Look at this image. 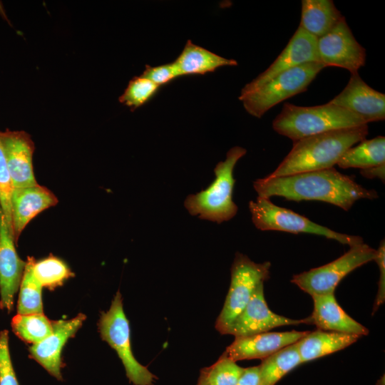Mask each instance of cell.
Wrapping results in <instances>:
<instances>
[{
  "mask_svg": "<svg viewBox=\"0 0 385 385\" xmlns=\"http://www.w3.org/2000/svg\"><path fill=\"white\" fill-rule=\"evenodd\" d=\"M0 143L6 160L14 188L38 184L34 177V143L24 130H0Z\"/></svg>",
  "mask_w": 385,
  "mask_h": 385,
  "instance_id": "obj_13",
  "label": "cell"
},
{
  "mask_svg": "<svg viewBox=\"0 0 385 385\" xmlns=\"http://www.w3.org/2000/svg\"><path fill=\"white\" fill-rule=\"evenodd\" d=\"M180 76L205 75L223 66H235L237 62L220 56L188 40L179 56L173 61Z\"/></svg>",
  "mask_w": 385,
  "mask_h": 385,
  "instance_id": "obj_21",
  "label": "cell"
},
{
  "mask_svg": "<svg viewBox=\"0 0 385 385\" xmlns=\"http://www.w3.org/2000/svg\"><path fill=\"white\" fill-rule=\"evenodd\" d=\"M33 272L42 287L51 289L61 285L73 276L68 265L56 257L50 255L33 262Z\"/></svg>",
  "mask_w": 385,
  "mask_h": 385,
  "instance_id": "obj_27",
  "label": "cell"
},
{
  "mask_svg": "<svg viewBox=\"0 0 385 385\" xmlns=\"http://www.w3.org/2000/svg\"><path fill=\"white\" fill-rule=\"evenodd\" d=\"M332 0H302L299 26L319 38L343 17Z\"/></svg>",
  "mask_w": 385,
  "mask_h": 385,
  "instance_id": "obj_22",
  "label": "cell"
},
{
  "mask_svg": "<svg viewBox=\"0 0 385 385\" xmlns=\"http://www.w3.org/2000/svg\"><path fill=\"white\" fill-rule=\"evenodd\" d=\"M379 269V280L378 285V292L374 305V313L379 307L384 304L385 300V244L384 240L380 242L376 250V255L374 260Z\"/></svg>",
  "mask_w": 385,
  "mask_h": 385,
  "instance_id": "obj_33",
  "label": "cell"
},
{
  "mask_svg": "<svg viewBox=\"0 0 385 385\" xmlns=\"http://www.w3.org/2000/svg\"><path fill=\"white\" fill-rule=\"evenodd\" d=\"M263 284L258 287L247 304L234 319L226 334L235 337H247L282 326L311 324L309 317L294 319L271 311L265 299Z\"/></svg>",
  "mask_w": 385,
  "mask_h": 385,
  "instance_id": "obj_11",
  "label": "cell"
},
{
  "mask_svg": "<svg viewBox=\"0 0 385 385\" xmlns=\"http://www.w3.org/2000/svg\"><path fill=\"white\" fill-rule=\"evenodd\" d=\"M16 244L0 207V307L8 312L13 309L26 266L17 254Z\"/></svg>",
  "mask_w": 385,
  "mask_h": 385,
  "instance_id": "obj_16",
  "label": "cell"
},
{
  "mask_svg": "<svg viewBox=\"0 0 385 385\" xmlns=\"http://www.w3.org/2000/svg\"><path fill=\"white\" fill-rule=\"evenodd\" d=\"M0 385H19L11 359L9 332L6 329L0 332Z\"/></svg>",
  "mask_w": 385,
  "mask_h": 385,
  "instance_id": "obj_31",
  "label": "cell"
},
{
  "mask_svg": "<svg viewBox=\"0 0 385 385\" xmlns=\"http://www.w3.org/2000/svg\"><path fill=\"white\" fill-rule=\"evenodd\" d=\"M141 76L150 80L160 87L170 83L180 76L174 62L157 66L145 65V68Z\"/></svg>",
  "mask_w": 385,
  "mask_h": 385,
  "instance_id": "obj_32",
  "label": "cell"
},
{
  "mask_svg": "<svg viewBox=\"0 0 385 385\" xmlns=\"http://www.w3.org/2000/svg\"><path fill=\"white\" fill-rule=\"evenodd\" d=\"M362 176L369 178H379L384 182L385 180V164H381L375 167L360 170Z\"/></svg>",
  "mask_w": 385,
  "mask_h": 385,
  "instance_id": "obj_35",
  "label": "cell"
},
{
  "mask_svg": "<svg viewBox=\"0 0 385 385\" xmlns=\"http://www.w3.org/2000/svg\"><path fill=\"white\" fill-rule=\"evenodd\" d=\"M313 312L309 317L311 324L318 329L360 337L369 334V329L351 318L338 304L334 293L312 296Z\"/></svg>",
  "mask_w": 385,
  "mask_h": 385,
  "instance_id": "obj_19",
  "label": "cell"
},
{
  "mask_svg": "<svg viewBox=\"0 0 385 385\" xmlns=\"http://www.w3.org/2000/svg\"><path fill=\"white\" fill-rule=\"evenodd\" d=\"M311 62H319L317 38L299 26L277 58L265 71L247 83L240 95L254 91L283 71Z\"/></svg>",
  "mask_w": 385,
  "mask_h": 385,
  "instance_id": "obj_12",
  "label": "cell"
},
{
  "mask_svg": "<svg viewBox=\"0 0 385 385\" xmlns=\"http://www.w3.org/2000/svg\"><path fill=\"white\" fill-rule=\"evenodd\" d=\"M259 366L245 368L236 385H259Z\"/></svg>",
  "mask_w": 385,
  "mask_h": 385,
  "instance_id": "obj_34",
  "label": "cell"
},
{
  "mask_svg": "<svg viewBox=\"0 0 385 385\" xmlns=\"http://www.w3.org/2000/svg\"><path fill=\"white\" fill-rule=\"evenodd\" d=\"M325 66L320 62L307 63L283 71L254 91L240 95L246 111L261 118L279 103L307 91Z\"/></svg>",
  "mask_w": 385,
  "mask_h": 385,
  "instance_id": "obj_5",
  "label": "cell"
},
{
  "mask_svg": "<svg viewBox=\"0 0 385 385\" xmlns=\"http://www.w3.org/2000/svg\"><path fill=\"white\" fill-rule=\"evenodd\" d=\"M249 209L253 224L262 231L317 235L349 247L364 242L359 236L334 231L291 210L276 205L267 197L257 196L256 200L250 201Z\"/></svg>",
  "mask_w": 385,
  "mask_h": 385,
  "instance_id": "obj_6",
  "label": "cell"
},
{
  "mask_svg": "<svg viewBox=\"0 0 385 385\" xmlns=\"http://www.w3.org/2000/svg\"><path fill=\"white\" fill-rule=\"evenodd\" d=\"M33 257H28L19 286L17 314L43 313L42 286L33 272Z\"/></svg>",
  "mask_w": 385,
  "mask_h": 385,
  "instance_id": "obj_25",
  "label": "cell"
},
{
  "mask_svg": "<svg viewBox=\"0 0 385 385\" xmlns=\"http://www.w3.org/2000/svg\"><path fill=\"white\" fill-rule=\"evenodd\" d=\"M368 125L334 130L294 141L292 148L267 176L281 177L333 168L349 148L364 140Z\"/></svg>",
  "mask_w": 385,
  "mask_h": 385,
  "instance_id": "obj_2",
  "label": "cell"
},
{
  "mask_svg": "<svg viewBox=\"0 0 385 385\" xmlns=\"http://www.w3.org/2000/svg\"><path fill=\"white\" fill-rule=\"evenodd\" d=\"M246 153V149L240 146L230 148L225 160L215 166V178L212 183L205 190L186 197L184 205L191 215L217 223L228 221L235 216L238 207L232 199L235 183L233 172L236 163Z\"/></svg>",
  "mask_w": 385,
  "mask_h": 385,
  "instance_id": "obj_4",
  "label": "cell"
},
{
  "mask_svg": "<svg viewBox=\"0 0 385 385\" xmlns=\"http://www.w3.org/2000/svg\"><path fill=\"white\" fill-rule=\"evenodd\" d=\"M244 369L236 361L220 356L212 366L201 371L200 378L209 385H236Z\"/></svg>",
  "mask_w": 385,
  "mask_h": 385,
  "instance_id": "obj_29",
  "label": "cell"
},
{
  "mask_svg": "<svg viewBox=\"0 0 385 385\" xmlns=\"http://www.w3.org/2000/svg\"><path fill=\"white\" fill-rule=\"evenodd\" d=\"M253 187L258 196H279L289 200H319L348 211L359 200H373L377 192L369 190L334 167L281 177L257 179Z\"/></svg>",
  "mask_w": 385,
  "mask_h": 385,
  "instance_id": "obj_1",
  "label": "cell"
},
{
  "mask_svg": "<svg viewBox=\"0 0 385 385\" xmlns=\"http://www.w3.org/2000/svg\"><path fill=\"white\" fill-rule=\"evenodd\" d=\"M14 186L5 155L0 143V207L13 235L11 197ZM14 237V235H13Z\"/></svg>",
  "mask_w": 385,
  "mask_h": 385,
  "instance_id": "obj_30",
  "label": "cell"
},
{
  "mask_svg": "<svg viewBox=\"0 0 385 385\" xmlns=\"http://www.w3.org/2000/svg\"><path fill=\"white\" fill-rule=\"evenodd\" d=\"M367 124L359 115L329 103L314 106H299L285 103L272 122L279 135L293 142L330 130Z\"/></svg>",
  "mask_w": 385,
  "mask_h": 385,
  "instance_id": "obj_3",
  "label": "cell"
},
{
  "mask_svg": "<svg viewBox=\"0 0 385 385\" xmlns=\"http://www.w3.org/2000/svg\"><path fill=\"white\" fill-rule=\"evenodd\" d=\"M13 332L23 341L37 344L52 332V322L43 313L17 314L11 321Z\"/></svg>",
  "mask_w": 385,
  "mask_h": 385,
  "instance_id": "obj_26",
  "label": "cell"
},
{
  "mask_svg": "<svg viewBox=\"0 0 385 385\" xmlns=\"http://www.w3.org/2000/svg\"><path fill=\"white\" fill-rule=\"evenodd\" d=\"M98 330L102 339L115 350L129 381L134 385H153L157 377L140 364L133 354L130 324L119 291L116 292L109 309L101 313Z\"/></svg>",
  "mask_w": 385,
  "mask_h": 385,
  "instance_id": "obj_8",
  "label": "cell"
},
{
  "mask_svg": "<svg viewBox=\"0 0 385 385\" xmlns=\"http://www.w3.org/2000/svg\"><path fill=\"white\" fill-rule=\"evenodd\" d=\"M385 164V137L363 140L345 151L337 165L341 168L360 170Z\"/></svg>",
  "mask_w": 385,
  "mask_h": 385,
  "instance_id": "obj_23",
  "label": "cell"
},
{
  "mask_svg": "<svg viewBox=\"0 0 385 385\" xmlns=\"http://www.w3.org/2000/svg\"><path fill=\"white\" fill-rule=\"evenodd\" d=\"M85 319L86 316L79 314L71 319L52 322V332L29 348L31 358L56 379L62 380V349L68 339L81 328Z\"/></svg>",
  "mask_w": 385,
  "mask_h": 385,
  "instance_id": "obj_15",
  "label": "cell"
},
{
  "mask_svg": "<svg viewBox=\"0 0 385 385\" xmlns=\"http://www.w3.org/2000/svg\"><path fill=\"white\" fill-rule=\"evenodd\" d=\"M359 115L366 123L385 119V95L368 86L358 73L328 102Z\"/></svg>",
  "mask_w": 385,
  "mask_h": 385,
  "instance_id": "obj_14",
  "label": "cell"
},
{
  "mask_svg": "<svg viewBox=\"0 0 385 385\" xmlns=\"http://www.w3.org/2000/svg\"><path fill=\"white\" fill-rule=\"evenodd\" d=\"M270 262L257 263L237 252L231 267L230 288L215 328L226 334L231 324L247 304L258 287L270 277Z\"/></svg>",
  "mask_w": 385,
  "mask_h": 385,
  "instance_id": "obj_7",
  "label": "cell"
},
{
  "mask_svg": "<svg viewBox=\"0 0 385 385\" xmlns=\"http://www.w3.org/2000/svg\"><path fill=\"white\" fill-rule=\"evenodd\" d=\"M160 86L147 78L134 76L128 83L118 101L131 111L143 106L151 100L160 90Z\"/></svg>",
  "mask_w": 385,
  "mask_h": 385,
  "instance_id": "obj_28",
  "label": "cell"
},
{
  "mask_svg": "<svg viewBox=\"0 0 385 385\" xmlns=\"http://www.w3.org/2000/svg\"><path fill=\"white\" fill-rule=\"evenodd\" d=\"M309 331L263 332L247 337H235L221 356L234 361L245 359H264L282 348L294 344Z\"/></svg>",
  "mask_w": 385,
  "mask_h": 385,
  "instance_id": "obj_17",
  "label": "cell"
},
{
  "mask_svg": "<svg viewBox=\"0 0 385 385\" xmlns=\"http://www.w3.org/2000/svg\"><path fill=\"white\" fill-rule=\"evenodd\" d=\"M197 385H209V384L206 383L202 379L199 378L198 383Z\"/></svg>",
  "mask_w": 385,
  "mask_h": 385,
  "instance_id": "obj_36",
  "label": "cell"
},
{
  "mask_svg": "<svg viewBox=\"0 0 385 385\" xmlns=\"http://www.w3.org/2000/svg\"><path fill=\"white\" fill-rule=\"evenodd\" d=\"M57 203L56 196L49 189L38 184L14 188L11 206L13 235L16 243L34 217Z\"/></svg>",
  "mask_w": 385,
  "mask_h": 385,
  "instance_id": "obj_18",
  "label": "cell"
},
{
  "mask_svg": "<svg viewBox=\"0 0 385 385\" xmlns=\"http://www.w3.org/2000/svg\"><path fill=\"white\" fill-rule=\"evenodd\" d=\"M356 334L317 329L309 332L295 343L302 363H305L342 350L355 343Z\"/></svg>",
  "mask_w": 385,
  "mask_h": 385,
  "instance_id": "obj_20",
  "label": "cell"
},
{
  "mask_svg": "<svg viewBox=\"0 0 385 385\" xmlns=\"http://www.w3.org/2000/svg\"><path fill=\"white\" fill-rule=\"evenodd\" d=\"M319 61L325 67L358 73L366 63V49L356 41L344 16L325 35L317 38Z\"/></svg>",
  "mask_w": 385,
  "mask_h": 385,
  "instance_id": "obj_10",
  "label": "cell"
},
{
  "mask_svg": "<svg viewBox=\"0 0 385 385\" xmlns=\"http://www.w3.org/2000/svg\"><path fill=\"white\" fill-rule=\"evenodd\" d=\"M301 364L295 343L282 348L262 359L259 365V385H275L284 376Z\"/></svg>",
  "mask_w": 385,
  "mask_h": 385,
  "instance_id": "obj_24",
  "label": "cell"
},
{
  "mask_svg": "<svg viewBox=\"0 0 385 385\" xmlns=\"http://www.w3.org/2000/svg\"><path fill=\"white\" fill-rule=\"evenodd\" d=\"M376 255V250L364 242L351 246L348 252L335 260L294 275L291 282L312 297L334 293L337 286L346 275L374 261Z\"/></svg>",
  "mask_w": 385,
  "mask_h": 385,
  "instance_id": "obj_9",
  "label": "cell"
}]
</instances>
